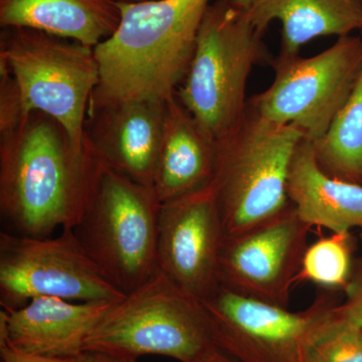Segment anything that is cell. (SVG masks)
Segmentation results:
<instances>
[{"label":"cell","mask_w":362,"mask_h":362,"mask_svg":"<svg viewBox=\"0 0 362 362\" xmlns=\"http://www.w3.org/2000/svg\"><path fill=\"white\" fill-rule=\"evenodd\" d=\"M343 291L345 299L338 309L345 318L362 329V259L354 262L351 278Z\"/></svg>","instance_id":"cell-22"},{"label":"cell","mask_w":362,"mask_h":362,"mask_svg":"<svg viewBox=\"0 0 362 362\" xmlns=\"http://www.w3.org/2000/svg\"><path fill=\"white\" fill-rule=\"evenodd\" d=\"M117 2H123V4H131V2L146 1V0H115Z\"/></svg>","instance_id":"cell-27"},{"label":"cell","mask_w":362,"mask_h":362,"mask_svg":"<svg viewBox=\"0 0 362 362\" xmlns=\"http://www.w3.org/2000/svg\"><path fill=\"white\" fill-rule=\"evenodd\" d=\"M287 192L298 216L311 228L332 233L362 228V183L327 175L317 162L314 142L306 138L293 156Z\"/></svg>","instance_id":"cell-16"},{"label":"cell","mask_w":362,"mask_h":362,"mask_svg":"<svg viewBox=\"0 0 362 362\" xmlns=\"http://www.w3.org/2000/svg\"><path fill=\"white\" fill-rule=\"evenodd\" d=\"M2 362H82V356L77 357H49L26 354L14 349L9 343H0Z\"/></svg>","instance_id":"cell-23"},{"label":"cell","mask_w":362,"mask_h":362,"mask_svg":"<svg viewBox=\"0 0 362 362\" xmlns=\"http://www.w3.org/2000/svg\"><path fill=\"white\" fill-rule=\"evenodd\" d=\"M120 18L115 0H0L1 28H33L92 47L113 35Z\"/></svg>","instance_id":"cell-17"},{"label":"cell","mask_w":362,"mask_h":362,"mask_svg":"<svg viewBox=\"0 0 362 362\" xmlns=\"http://www.w3.org/2000/svg\"><path fill=\"white\" fill-rule=\"evenodd\" d=\"M304 138L296 126L272 122L247 108L242 125L218 142L211 185L226 238L264 223L291 204L288 176Z\"/></svg>","instance_id":"cell-5"},{"label":"cell","mask_w":362,"mask_h":362,"mask_svg":"<svg viewBox=\"0 0 362 362\" xmlns=\"http://www.w3.org/2000/svg\"><path fill=\"white\" fill-rule=\"evenodd\" d=\"M199 362H235L230 357L221 352L220 349L214 350L211 354H207L204 358Z\"/></svg>","instance_id":"cell-25"},{"label":"cell","mask_w":362,"mask_h":362,"mask_svg":"<svg viewBox=\"0 0 362 362\" xmlns=\"http://www.w3.org/2000/svg\"><path fill=\"white\" fill-rule=\"evenodd\" d=\"M113 303L42 296L20 308H2L0 343L37 356H81L90 332Z\"/></svg>","instance_id":"cell-14"},{"label":"cell","mask_w":362,"mask_h":362,"mask_svg":"<svg viewBox=\"0 0 362 362\" xmlns=\"http://www.w3.org/2000/svg\"><path fill=\"white\" fill-rule=\"evenodd\" d=\"M264 33L246 9L230 0L211 4L199 30L187 75L176 97L216 143L233 134L247 113L252 68L267 59Z\"/></svg>","instance_id":"cell-3"},{"label":"cell","mask_w":362,"mask_h":362,"mask_svg":"<svg viewBox=\"0 0 362 362\" xmlns=\"http://www.w3.org/2000/svg\"><path fill=\"white\" fill-rule=\"evenodd\" d=\"M338 307L314 333L306 362H362V329L345 318Z\"/></svg>","instance_id":"cell-21"},{"label":"cell","mask_w":362,"mask_h":362,"mask_svg":"<svg viewBox=\"0 0 362 362\" xmlns=\"http://www.w3.org/2000/svg\"><path fill=\"white\" fill-rule=\"evenodd\" d=\"M218 349L202 302L160 270L111 305L88 337L85 352L138 359L161 356L199 362Z\"/></svg>","instance_id":"cell-4"},{"label":"cell","mask_w":362,"mask_h":362,"mask_svg":"<svg viewBox=\"0 0 362 362\" xmlns=\"http://www.w3.org/2000/svg\"><path fill=\"white\" fill-rule=\"evenodd\" d=\"M164 108L165 102L150 100L90 104L84 127L86 146L104 165L152 187Z\"/></svg>","instance_id":"cell-13"},{"label":"cell","mask_w":362,"mask_h":362,"mask_svg":"<svg viewBox=\"0 0 362 362\" xmlns=\"http://www.w3.org/2000/svg\"><path fill=\"white\" fill-rule=\"evenodd\" d=\"M230 1L232 2L233 6L247 11L256 0H230Z\"/></svg>","instance_id":"cell-26"},{"label":"cell","mask_w":362,"mask_h":362,"mask_svg":"<svg viewBox=\"0 0 362 362\" xmlns=\"http://www.w3.org/2000/svg\"><path fill=\"white\" fill-rule=\"evenodd\" d=\"M82 362H137V359L112 356V354H102V352L87 351L83 354Z\"/></svg>","instance_id":"cell-24"},{"label":"cell","mask_w":362,"mask_h":362,"mask_svg":"<svg viewBox=\"0 0 362 362\" xmlns=\"http://www.w3.org/2000/svg\"><path fill=\"white\" fill-rule=\"evenodd\" d=\"M268 89L252 97L247 108L262 118L294 125L317 142L329 129L362 71V40L345 35L316 56L280 54Z\"/></svg>","instance_id":"cell-8"},{"label":"cell","mask_w":362,"mask_h":362,"mask_svg":"<svg viewBox=\"0 0 362 362\" xmlns=\"http://www.w3.org/2000/svg\"><path fill=\"white\" fill-rule=\"evenodd\" d=\"M314 145L317 162L327 175L362 183V71L329 129Z\"/></svg>","instance_id":"cell-19"},{"label":"cell","mask_w":362,"mask_h":362,"mask_svg":"<svg viewBox=\"0 0 362 362\" xmlns=\"http://www.w3.org/2000/svg\"><path fill=\"white\" fill-rule=\"evenodd\" d=\"M223 223L211 185L161 204L157 267L181 289L206 299L218 287Z\"/></svg>","instance_id":"cell-12"},{"label":"cell","mask_w":362,"mask_h":362,"mask_svg":"<svg viewBox=\"0 0 362 362\" xmlns=\"http://www.w3.org/2000/svg\"><path fill=\"white\" fill-rule=\"evenodd\" d=\"M98 160L56 119L32 112L0 130V214L4 232L49 237L80 220Z\"/></svg>","instance_id":"cell-1"},{"label":"cell","mask_w":362,"mask_h":362,"mask_svg":"<svg viewBox=\"0 0 362 362\" xmlns=\"http://www.w3.org/2000/svg\"><path fill=\"white\" fill-rule=\"evenodd\" d=\"M160 206L153 188L134 182L98 160L87 202L73 230L105 277L124 294L158 270Z\"/></svg>","instance_id":"cell-6"},{"label":"cell","mask_w":362,"mask_h":362,"mask_svg":"<svg viewBox=\"0 0 362 362\" xmlns=\"http://www.w3.org/2000/svg\"><path fill=\"white\" fill-rule=\"evenodd\" d=\"M247 14L265 33L273 21L282 25V54L300 49L321 37L350 35L362 30V0H256Z\"/></svg>","instance_id":"cell-18"},{"label":"cell","mask_w":362,"mask_h":362,"mask_svg":"<svg viewBox=\"0 0 362 362\" xmlns=\"http://www.w3.org/2000/svg\"><path fill=\"white\" fill-rule=\"evenodd\" d=\"M218 143L202 129L176 95L165 101L153 187L160 204L211 185Z\"/></svg>","instance_id":"cell-15"},{"label":"cell","mask_w":362,"mask_h":362,"mask_svg":"<svg viewBox=\"0 0 362 362\" xmlns=\"http://www.w3.org/2000/svg\"><path fill=\"white\" fill-rule=\"evenodd\" d=\"M310 230L290 204L264 223L225 238L218 264L220 285L288 308Z\"/></svg>","instance_id":"cell-11"},{"label":"cell","mask_w":362,"mask_h":362,"mask_svg":"<svg viewBox=\"0 0 362 362\" xmlns=\"http://www.w3.org/2000/svg\"><path fill=\"white\" fill-rule=\"evenodd\" d=\"M211 0L118 2L120 23L94 47L100 80L90 104L165 102L187 75Z\"/></svg>","instance_id":"cell-2"},{"label":"cell","mask_w":362,"mask_h":362,"mask_svg":"<svg viewBox=\"0 0 362 362\" xmlns=\"http://www.w3.org/2000/svg\"><path fill=\"white\" fill-rule=\"evenodd\" d=\"M201 302L216 347L235 362H306L314 333L340 304L325 291L304 310L293 312L223 286Z\"/></svg>","instance_id":"cell-9"},{"label":"cell","mask_w":362,"mask_h":362,"mask_svg":"<svg viewBox=\"0 0 362 362\" xmlns=\"http://www.w3.org/2000/svg\"><path fill=\"white\" fill-rule=\"evenodd\" d=\"M0 66L16 81L25 114L52 117L85 148L86 118L100 80L94 47L33 28H2Z\"/></svg>","instance_id":"cell-7"},{"label":"cell","mask_w":362,"mask_h":362,"mask_svg":"<svg viewBox=\"0 0 362 362\" xmlns=\"http://www.w3.org/2000/svg\"><path fill=\"white\" fill-rule=\"evenodd\" d=\"M361 32H362V30H361Z\"/></svg>","instance_id":"cell-28"},{"label":"cell","mask_w":362,"mask_h":362,"mask_svg":"<svg viewBox=\"0 0 362 362\" xmlns=\"http://www.w3.org/2000/svg\"><path fill=\"white\" fill-rule=\"evenodd\" d=\"M125 295L105 277L73 228H64L54 238L0 233L2 308H20L42 296L113 303Z\"/></svg>","instance_id":"cell-10"},{"label":"cell","mask_w":362,"mask_h":362,"mask_svg":"<svg viewBox=\"0 0 362 362\" xmlns=\"http://www.w3.org/2000/svg\"><path fill=\"white\" fill-rule=\"evenodd\" d=\"M354 267L350 233H332L307 247L297 282L308 281L326 289L344 290Z\"/></svg>","instance_id":"cell-20"}]
</instances>
